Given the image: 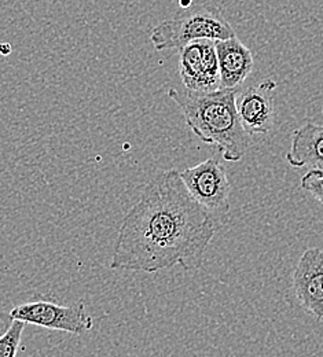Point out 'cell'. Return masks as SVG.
Segmentation results:
<instances>
[{
    "label": "cell",
    "mask_w": 323,
    "mask_h": 357,
    "mask_svg": "<svg viewBox=\"0 0 323 357\" xmlns=\"http://www.w3.org/2000/svg\"><path fill=\"white\" fill-rule=\"evenodd\" d=\"M219 224L193 198L179 171H165L143 190L121 222L110 268L153 273L202 267Z\"/></svg>",
    "instance_id": "6da1fadb"
},
{
    "label": "cell",
    "mask_w": 323,
    "mask_h": 357,
    "mask_svg": "<svg viewBox=\"0 0 323 357\" xmlns=\"http://www.w3.org/2000/svg\"><path fill=\"white\" fill-rule=\"evenodd\" d=\"M236 89L208 92L171 89L168 96L182 110L187 127L204 143L215 144L225 161H239L252 144L236 112Z\"/></svg>",
    "instance_id": "7a4b0ae2"
},
{
    "label": "cell",
    "mask_w": 323,
    "mask_h": 357,
    "mask_svg": "<svg viewBox=\"0 0 323 357\" xmlns=\"http://www.w3.org/2000/svg\"><path fill=\"white\" fill-rule=\"evenodd\" d=\"M230 22L213 7H197L158 24L150 35L157 51L181 50L197 40H223L235 36Z\"/></svg>",
    "instance_id": "3957f363"
},
{
    "label": "cell",
    "mask_w": 323,
    "mask_h": 357,
    "mask_svg": "<svg viewBox=\"0 0 323 357\" xmlns=\"http://www.w3.org/2000/svg\"><path fill=\"white\" fill-rule=\"evenodd\" d=\"M179 174L193 198L219 227L225 225L230 215V181L222 162L208 158Z\"/></svg>",
    "instance_id": "277c9868"
},
{
    "label": "cell",
    "mask_w": 323,
    "mask_h": 357,
    "mask_svg": "<svg viewBox=\"0 0 323 357\" xmlns=\"http://www.w3.org/2000/svg\"><path fill=\"white\" fill-rule=\"evenodd\" d=\"M10 314L13 319H18L27 324L65 331L73 335L89 333L93 324L84 301L68 307L51 301H33L15 307L10 311Z\"/></svg>",
    "instance_id": "5b68a950"
},
{
    "label": "cell",
    "mask_w": 323,
    "mask_h": 357,
    "mask_svg": "<svg viewBox=\"0 0 323 357\" xmlns=\"http://www.w3.org/2000/svg\"><path fill=\"white\" fill-rule=\"evenodd\" d=\"M179 76L186 89L208 92L220 89L215 40H197L179 50Z\"/></svg>",
    "instance_id": "8992f818"
},
{
    "label": "cell",
    "mask_w": 323,
    "mask_h": 357,
    "mask_svg": "<svg viewBox=\"0 0 323 357\" xmlns=\"http://www.w3.org/2000/svg\"><path fill=\"white\" fill-rule=\"evenodd\" d=\"M293 290L299 304L317 320H323V248H310L300 256Z\"/></svg>",
    "instance_id": "52a82bcc"
},
{
    "label": "cell",
    "mask_w": 323,
    "mask_h": 357,
    "mask_svg": "<svg viewBox=\"0 0 323 357\" xmlns=\"http://www.w3.org/2000/svg\"><path fill=\"white\" fill-rule=\"evenodd\" d=\"M277 83L263 80L236 98V112L242 127L250 136L267 135L276 123L274 91Z\"/></svg>",
    "instance_id": "ba28073f"
},
{
    "label": "cell",
    "mask_w": 323,
    "mask_h": 357,
    "mask_svg": "<svg viewBox=\"0 0 323 357\" xmlns=\"http://www.w3.org/2000/svg\"><path fill=\"white\" fill-rule=\"evenodd\" d=\"M219 72H220V89H236L250 75L255 61L252 51L243 45L236 35L215 40Z\"/></svg>",
    "instance_id": "9c48e42d"
},
{
    "label": "cell",
    "mask_w": 323,
    "mask_h": 357,
    "mask_svg": "<svg viewBox=\"0 0 323 357\" xmlns=\"http://www.w3.org/2000/svg\"><path fill=\"white\" fill-rule=\"evenodd\" d=\"M286 161L293 168L313 167L323 171V126L306 123L292 134Z\"/></svg>",
    "instance_id": "30bf717a"
},
{
    "label": "cell",
    "mask_w": 323,
    "mask_h": 357,
    "mask_svg": "<svg viewBox=\"0 0 323 357\" xmlns=\"http://www.w3.org/2000/svg\"><path fill=\"white\" fill-rule=\"evenodd\" d=\"M27 323L13 319L10 327L0 335V357H14L18 354Z\"/></svg>",
    "instance_id": "8fae6325"
},
{
    "label": "cell",
    "mask_w": 323,
    "mask_h": 357,
    "mask_svg": "<svg viewBox=\"0 0 323 357\" xmlns=\"http://www.w3.org/2000/svg\"><path fill=\"white\" fill-rule=\"evenodd\" d=\"M300 187L310 192L318 202L323 205V171L314 168L308 171L300 181Z\"/></svg>",
    "instance_id": "7c38bea8"
},
{
    "label": "cell",
    "mask_w": 323,
    "mask_h": 357,
    "mask_svg": "<svg viewBox=\"0 0 323 357\" xmlns=\"http://www.w3.org/2000/svg\"><path fill=\"white\" fill-rule=\"evenodd\" d=\"M11 321H13V317L10 312H6L4 310L0 308V335L10 327Z\"/></svg>",
    "instance_id": "4fadbf2b"
},
{
    "label": "cell",
    "mask_w": 323,
    "mask_h": 357,
    "mask_svg": "<svg viewBox=\"0 0 323 357\" xmlns=\"http://www.w3.org/2000/svg\"><path fill=\"white\" fill-rule=\"evenodd\" d=\"M322 113H323V109H322Z\"/></svg>",
    "instance_id": "5bb4252c"
}]
</instances>
